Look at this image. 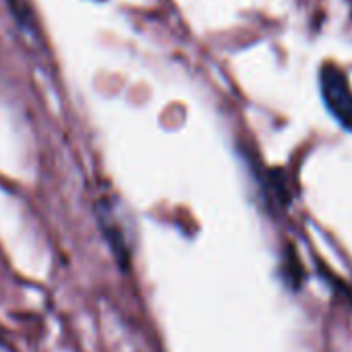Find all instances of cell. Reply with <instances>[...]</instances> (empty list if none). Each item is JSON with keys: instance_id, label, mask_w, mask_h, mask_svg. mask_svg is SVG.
Masks as SVG:
<instances>
[{"instance_id": "obj_1", "label": "cell", "mask_w": 352, "mask_h": 352, "mask_svg": "<svg viewBox=\"0 0 352 352\" xmlns=\"http://www.w3.org/2000/svg\"><path fill=\"white\" fill-rule=\"evenodd\" d=\"M321 89L325 104L329 106L333 116L348 129H352V94L344 75L333 69H325L321 75Z\"/></svg>"}]
</instances>
